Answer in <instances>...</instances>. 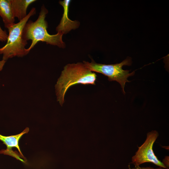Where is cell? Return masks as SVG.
Here are the masks:
<instances>
[{
	"label": "cell",
	"instance_id": "1",
	"mask_svg": "<svg viewBox=\"0 0 169 169\" xmlns=\"http://www.w3.org/2000/svg\"><path fill=\"white\" fill-rule=\"evenodd\" d=\"M96 77V74L87 68L84 63L79 62L67 64L55 85L57 101L62 105L69 88L78 84L95 85Z\"/></svg>",
	"mask_w": 169,
	"mask_h": 169
},
{
	"label": "cell",
	"instance_id": "2",
	"mask_svg": "<svg viewBox=\"0 0 169 169\" xmlns=\"http://www.w3.org/2000/svg\"><path fill=\"white\" fill-rule=\"evenodd\" d=\"M48 11L43 5L37 19L35 21L29 20L23 28V37L25 40H32L29 47L27 49L29 51L39 42H45L47 44L64 48L65 44L62 40L63 34L60 33L51 35L47 31L48 24L45 20Z\"/></svg>",
	"mask_w": 169,
	"mask_h": 169
},
{
	"label": "cell",
	"instance_id": "3",
	"mask_svg": "<svg viewBox=\"0 0 169 169\" xmlns=\"http://www.w3.org/2000/svg\"><path fill=\"white\" fill-rule=\"evenodd\" d=\"M36 12V8H32L25 18L8 28L9 34L7 43L0 48V54L3 55V60L6 61L9 58L22 57L29 53V51L25 47L28 43L23 37V31L29 19Z\"/></svg>",
	"mask_w": 169,
	"mask_h": 169
},
{
	"label": "cell",
	"instance_id": "4",
	"mask_svg": "<svg viewBox=\"0 0 169 169\" xmlns=\"http://www.w3.org/2000/svg\"><path fill=\"white\" fill-rule=\"evenodd\" d=\"M83 63L91 71L99 73L107 76L109 81H116L119 82L124 94L125 84L130 82L128 80V78L135 74L134 71L129 73V70H124L122 69L124 65H131V61L129 59H126L120 63L112 64L97 63L93 60L90 63L84 61Z\"/></svg>",
	"mask_w": 169,
	"mask_h": 169
},
{
	"label": "cell",
	"instance_id": "5",
	"mask_svg": "<svg viewBox=\"0 0 169 169\" xmlns=\"http://www.w3.org/2000/svg\"><path fill=\"white\" fill-rule=\"evenodd\" d=\"M158 136V133L156 130H152L147 133L145 141L138 147L137 151L132 158L131 163L135 165V168L142 164L151 162L159 167L167 169L163 163L158 159L153 150L154 143Z\"/></svg>",
	"mask_w": 169,
	"mask_h": 169
},
{
	"label": "cell",
	"instance_id": "6",
	"mask_svg": "<svg viewBox=\"0 0 169 169\" xmlns=\"http://www.w3.org/2000/svg\"><path fill=\"white\" fill-rule=\"evenodd\" d=\"M29 131V128L27 127L23 132L15 135L5 136L0 134V141L3 142L7 146L6 149H3L0 151V153L11 156L23 162H25L19 156L14 152L13 151L12 148L13 147L17 148L19 151L21 157L24 158L20 149L19 141L22 136L24 134L27 133Z\"/></svg>",
	"mask_w": 169,
	"mask_h": 169
},
{
	"label": "cell",
	"instance_id": "7",
	"mask_svg": "<svg viewBox=\"0 0 169 169\" xmlns=\"http://www.w3.org/2000/svg\"><path fill=\"white\" fill-rule=\"evenodd\" d=\"M70 1L65 0L59 2V4L63 7L64 11L60 22L56 28L57 33L66 34L71 30L76 29L79 26V22L72 21L68 18V8Z\"/></svg>",
	"mask_w": 169,
	"mask_h": 169
},
{
	"label": "cell",
	"instance_id": "8",
	"mask_svg": "<svg viewBox=\"0 0 169 169\" xmlns=\"http://www.w3.org/2000/svg\"><path fill=\"white\" fill-rule=\"evenodd\" d=\"M36 0H10L13 13L14 18L19 21L25 18L29 6L35 2Z\"/></svg>",
	"mask_w": 169,
	"mask_h": 169
},
{
	"label": "cell",
	"instance_id": "9",
	"mask_svg": "<svg viewBox=\"0 0 169 169\" xmlns=\"http://www.w3.org/2000/svg\"><path fill=\"white\" fill-rule=\"evenodd\" d=\"M0 16L7 28L15 23L10 0H0Z\"/></svg>",
	"mask_w": 169,
	"mask_h": 169
},
{
	"label": "cell",
	"instance_id": "10",
	"mask_svg": "<svg viewBox=\"0 0 169 169\" xmlns=\"http://www.w3.org/2000/svg\"><path fill=\"white\" fill-rule=\"evenodd\" d=\"M8 35L5 30H3L0 26V41L5 42L7 41Z\"/></svg>",
	"mask_w": 169,
	"mask_h": 169
},
{
	"label": "cell",
	"instance_id": "11",
	"mask_svg": "<svg viewBox=\"0 0 169 169\" xmlns=\"http://www.w3.org/2000/svg\"><path fill=\"white\" fill-rule=\"evenodd\" d=\"M135 169H164V168L160 167L158 168H154L151 167H140V166L135 168Z\"/></svg>",
	"mask_w": 169,
	"mask_h": 169
},
{
	"label": "cell",
	"instance_id": "12",
	"mask_svg": "<svg viewBox=\"0 0 169 169\" xmlns=\"http://www.w3.org/2000/svg\"><path fill=\"white\" fill-rule=\"evenodd\" d=\"M162 162L167 169H169V160L168 159V158H165Z\"/></svg>",
	"mask_w": 169,
	"mask_h": 169
},
{
	"label": "cell",
	"instance_id": "13",
	"mask_svg": "<svg viewBox=\"0 0 169 169\" xmlns=\"http://www.w3.org/2000/svg\"><path fill=\"white\" fill-rule=\"evenodd\" d=\"M6 62V61L3 59L2 60L0 61V71L2 69L3 67Z\"/></svg>",
	"mask_w": 169,
	"mask_h": 169
}]
</instances>
